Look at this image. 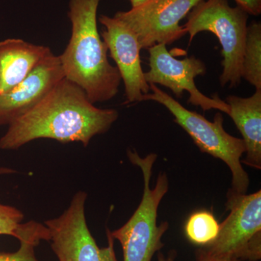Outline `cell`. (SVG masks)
<instances>
[{
  "instance_id": "e0dca14e",
  "label": "cell",
  "mask_w": 261,
  "mask_h": 261,
  "mask_svg": "<svg viewBox=\"0 0 261 261\" xmlns=\"http://www.w3.org/2000/svg\"><path fill=\"white\" fill-rule=\"evenodd\" d=\"M23 218V213L16 207L0 203V235H10L17 239Z\"/></svg>"
},
{
  "instance_id": "ba28073f",
  "label": "cell",
  "mask_w": 261,
  "mask_h": 261,
  "mask_svg": "<svg viewBox=\"0 0 261 261\" xmlns=\"http://www.w3.org/2000/svg\"><path fill=\"white\" fill-rule=\"evenodd\" d=\"M201 1L148 0L128 11H118L114 17L135 32L141 49H147L158 44H172L186 35L180 21Z\"/></svg>"
},
{
  "instance_id": "2e32d148",
  "label": "cell",
  "mask_w": 261,
  "mask_h": 261,
  "mask_svg": "<svg viewBox=\"0 0 261 261\" xmlns=\"http://www.w3.org/2000/svg\"><path fill=\"white\" fill-rule=\"evenodd\" d=\"M220 224L214 215L207 211H199L189 218L185 225L187 238L196 245H209L219 234Z\"/></svg>"
},
{
  "instance_id": "d6986e66",
  "label": "cell",
  "mask_w": 261,
  "mask_h": 261,
  "mask_svg": "<svg viewBox=\"0 0 261 261\" xmlns=\"http://www.w3.org/2000/svg\"><path fill=\"white\" fill-rule=\"evenodd\" d=\"M197 261H239L232 258L219 257L211 255L205 250H200L197 252Z\"/></svg>"
},
{
  "instance_id": "9a60e30c",
  "label": "cell",
  "mask_w": 261,
  "mask_h": 261,
  "mask_svg": "<svg viewBox=\"0 0 261 261\" xmlns=\"http://www.w3.org/2000/svg\"><path fill=\"white\" fill-rule=\"evenodd\" d=\"M243 78L261 89V23L252 21L247 25L244 48Z\"/></svg>"
},
{
  "instance_id": "44dd1931",
  "label": "cell",
  "mask_w": 261,
  "mask_h": 261,
  "mask_svg": "<svg viewBox=\"0 0 261 261\" xmlns=\"http://www.w3.org/2000/svg\"><path fill=\"white\" fill-rule=\"evenodd\" d=\"M16 173V171H15L14 169H12V168L5 167L0 168V176L5 174H12V173Z\"/></svg>"
},
{
  "instance_id": "7a4b0ae2",
  "label": "cell",
  "mask_w": 261,
  "mask_h": 261,
  "mask_svg": "<svg viewBox=\"0 0 261 261\" xmlns=\"http://www.w3.org/2000/svg\"><path fill=\"white\" fill-rule=\"evenodd\" d=\"M100 1L69 0L71 36L59 56L65 78L83 89L93 104L113 99L121 82L116 67L108 61L107 46L98 32Z\"/></svg>"
},
{
  "instance_id": "30bf717a",
  "label": "cell",
  "mask_w": 261,
  "mask_h": 261,
  "mask_svg": "<svg viewBox=\"0 0 261 261\" xmlns=\"http://www.w3.org/2000/svg\"><path fill=\"white\" fill-rule=\"evenodd\" d=\"M99 23L105 27L102 40L116 64L125 87L126 102H142L150 92L141 65V47L135 32L126 24L113 17L101 15Z\"/></svg>"
},
{
  "instance_id": "8fae6325",
  "label": "cell",
  "mask_w": 261,
  "mask_h": 261,
  "mask_svg": "<svg viewBox=\"0 0 261 261\" xmlns=\"http://www.w3.org/2000/svg\"><path fill=\"white\" fill-rule=\"evenodd\" d=\"M64 78L59 56L49 51L20 83L0 94V126L10 125L36 107Z\"/></svg>"
},
{
  "instance_id": "7402d4cb",
  "label": "cell",
  "mask_w": 261,
  "mask_h": 261,
  "mask_svg": "<svg viewBox=\"0 0 261 261\" xmlns=\"http://www.w3.org/2000/svg\"><path fill=\"white\" fill-rule=\"evenodd\" d=\"M132 5V8H136V7L140 6V5L144 4L148 0H128Z\"/></svg>"
},
{
  "instance_id": "3957f363",
  "label": "cell",
  "mask_w": 261,
  "mask_h": 261,
  "mask_svg": "<svg viewBox=\"0 0 261 261\" xmlns=\"http://www.w3.org/2000/svg\"><path fill=\"white\" fill-rule=\"evenodd\" d=\"M127 154L130 163L142 171L143 196L130 219L121 228L111 231V234L121 243L123 261H151L154 254L164 246L161 239L168 228L166 221L157 225L158 209L168 190L167 175L159 174L155 187L150 189L152 167L157 154L151 153L141 158L135 150H128Z\"/></svg>"
},
{
  "instance_id": "52a82bcc",
  "label": "cell",
  "mask_w": 261,
  "mask_h": 261,
  "mask_svg": "<svg viewBox=\"0 0 261 261\" xmlns=\"http://www.w3.org/2000/svg\"><path fill=\"white\" fill-rule=\"evenodd\" d=\"M87 194L77 192L61 216L44 222L49 232L53 251L59 261H118L115 240L107 229L108 246L100 248L87 224Z\"/></svg>"
},
{
  "instance_id": "5bb4252c",
  "label": "cell",
  "mask_w": 261,
  "mask_h": 261,
  "mask_svg": "<svg viewBox=\"0 0 261 261\" xmlns=\"http://www.w3.org/2000/svg\"><path fill=\"white\" fill-rule=\"evenodd\" d=\"M49 230L45 225L34 221L22 223L18 230L20 247L14 252H0V261H39L36 257L35 247L41 241H49Z\"/></svg>"
},
{
  "instance_id": "8992f818",
  "label": "cell",
  "mask_w": 261,
  "mask_h": 261,
  "mask_svg": "<svg viewBox=\"0 0 261 261\" xmlns=\"http://www.w3.org/2000/svg\"><path fill=\"white\" fill-rule=\"evenodd\" d=\"M229 215L220 224L219 232L206 251L214 256L241 261L261 256V191L239 195L228 191Z\"/></svg>"
},
{
  "instance_id": "ffe728a7",
  "label": "cell",
  "mask_w": 261,
  "mask_h": 261,
  "mask_svg": "<svg viewBox=\"0 0 261 261\" xmlns=\"http://www.w3.org/2000/svg\"><path fill=\"white\" fill-rule=\"evenodd\" d=\"M176 252L175 251L170 252L167 257L165 256L162 253H159L158 255V261H174L176 257Z\"/></svg>"
},
{
  "instance_id": "4fadbf2b",
  "label": "cell",
  "mask_w": 261,
  "mask_h": 261,
  "mask_svg": "<svg viewBox=\"0 0 261 261\" xmlns=\"http://www.w3.org/2000/svg\"><path fill=\"white\" fill-rule=\"evenodd\" d=\"M226 102L229 107L228 116L243 136L245 159L241 161L247 166L261 168V89L250 97L230 95Z\"/></svg>"
},
{
  "instance_id": "6da1fadb",
  "label": "cell",
  "mask_w": 261,
  "mask_h": 261,
  "mask_svg": "<svg viewBox=\"0 0 261 261\" xmlns=\"http://www.w3.org/2000/svg\"><path fill=\"white\" fill-rule=\"evenodd\" d=\"M118 116L116 110L94 106L83 89L64 78L42 102L8 125L0 149L15 150L39 139L87 147L94 137L106 133Z\"/></svg>"
},
{
  "instance_id": "5b68a950",
  "label": "cell",
  "mask_w": 261,
  "mask_h": 261,
  "mask_svg": "<svg viewBox=\"0 0 261 261\" xmlns=\"http://www.w3.org/2000/svg\"><path fill=\"white\" fill-rule=\"evenodd\" d=\"M183 25L190 35V44L202 32L219 39L222 55L221 86L238 87L243 79L244 48L249 14L240 7L230 6L228 0H202L187 15Z\"/></svg>"
},
{
  "instance_id": "277c9868",
  "label": "cell",
  "mask_w": 261,
  "mask_h": 261,
  "mask_svg": "<svg viewBox=\"0 0 261 261\" xmlns=\"http://www.w3.org/2000/svg\"><path fill=\"white\" fill-rule=\"evenodd\" d=\"M149 87L152 93L145 94L142 101H154L167 108L174 116V121L186 130L202 152L227 165L232 173V187L229 191L246 194L250 181L241 162L245 143L243 139L233 137L225 130L222 114L216 113L214 121H208L202 115L189 111L155 84H149Z\"/></svg>"
},
{
  "instance_id": "7c38bea8",
  "label": "cell",
  "mask_w": 261,
  "mask_h": 261,
  "mask_svg": "<svg viewBox=\"0 0 261 261\" xmlns=\"http://www.w3.org/2000/svg\"><path fill=\"white\" fill-rule=\"evenodd\" d=\"M51 49L20 39L0 41V94L22 82Z\"/></svg>"
},
{
  "instance_id": "9c48e42d",
  "label": "cell",
  "mask_w": 261,
  "mask_h": 261,
  "mask_svg": "<svg viewBox=\"0 0 261 261\" xmlns=\"http://www.w3.org/2000/svg\"><path fill=\"white\" fill-rule=\"evenodd\" d=\"M149 70L145 73L147 83L160 84L171 89L178 98L185 91L190 94L188 102L203 111L219 110L228 114L227 103L217 94L214 97L204 95L196 87L195 78L206 73L205 63L195 56L178 60L168 51L166 45L158 44L148 48Z\"/></svg>"
},
{
  "instance_id": "ac0fdd59",
  "label": "cell",
  "mask_w": 261,
  "mask_h": 261,
  "mask_svg": "<svg viewBox=\"0 0 261 261\" xmlns=\"http://www.w3.org/2000/svg\"><path fill=\"white\" fill-rule=\"evenodd\" d=\"M238 6L249 15L258 16L261 13V0H234Z\"/></svg>"
}]
</instances>
